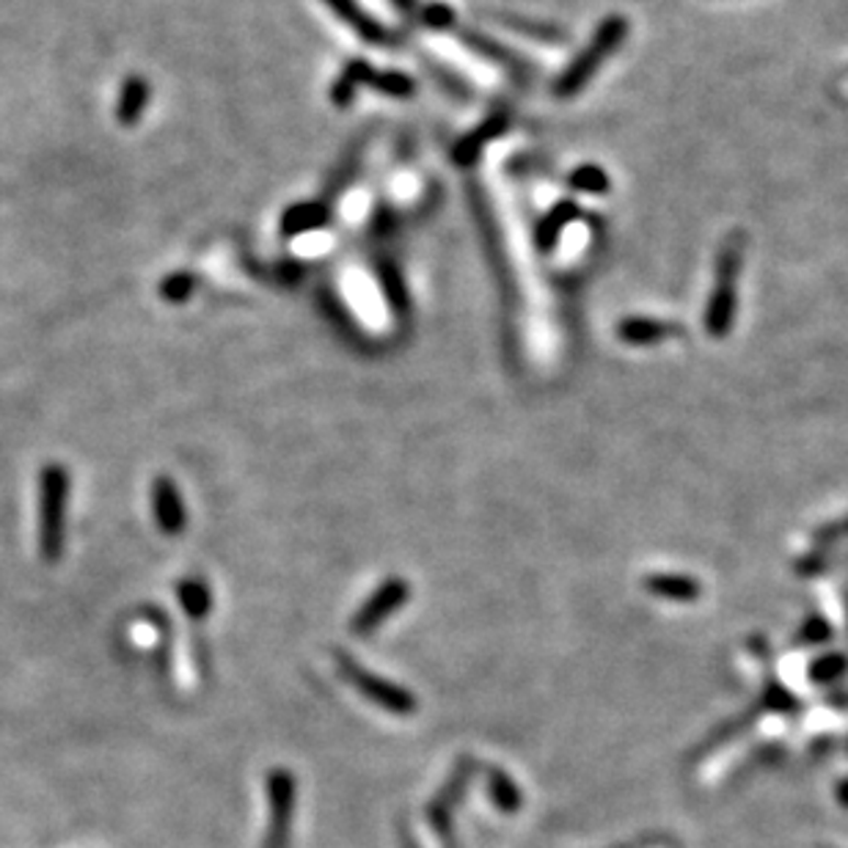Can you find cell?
Instances as JSON below:
<instances>
[{
  "mask_svg": "<svg viewBox=\"0 0 848 848\" xmlns=\"http://www.w3.org/2000/svg\"><path fill=\"white\" fill-rule=\"evenodd\" d=\"M744 262V237L731 235L716 257V284L711 290L709 306H705V331L714 339L731 333L738 309V279H742Z\"/></svg>",
  "mask_w": 848,
  "mask_h": 848,
  "instance_id": "6da1fadb",
  "label": "cell"
},
{
  "mask_svg": "<svg viewBox=\"0 0 848 848\" xmlns=\"http://www.w3.org/2000/svg\"><path fill=\"white\" fill-rule=\"evenodd\" d=\"M69 472L61 463H47L39 474V551L45 562H58L67 538Z\"/></svg>",
  "mask_w": 848,
  "mask_h": 848,
  "instance_id": "7a4b0ae2",
  "label": "cell"
},
{
  "mask_svg": "<svg viewBox=\"0 0 848 848\" xmlns=\"http://www.w3.org/2000/svg\"><path fill=\"white\" fill-rule=\"evenodd\" d=\"M625 36H629V20L618 18V14L603 20V23L598 25L596 36L590 39V45L585 47V53H579V56L568 64V69L559 75V80L554 83V94L562 97V100L579 94V91L596 78L598 69L609 61V56L623 45Z\"/></svg>",
  "mask_w": 848,
  "mask_h": 848,
  "instance_id": "3957f363",
  "label": "cell"
},
{
  "mask_svg": "<svg viewBox=\"0 0 848 848\" xmlns=\"http://www.w3.org/2000/svg\"><path fill=\"white\" fill-rule=\"evenodd\" d=\"M333 662H337L339 675H342V678L348 680V683L353 686V689L359 691L361 697H366L370 702H375V705L386 709L388 714L410 716L416 709H419V702H416V697L410 694L408 689H403V686L381 678V675L370 672L364 664H359L353 656H348L344 651L333 653Z\"/></svg>",
  "mask_w": 848,
  "mask_h": 848,
  "instance_id": "277c9868",
  "label": "cell"
},
{
  "mask_svg": "<svg viewBox=\"0 0 848 848\" xmlns=\"http://www.w3.org/2000/svg\"><path fill=\"white\" fill-rule=\"evenodd\" d=\"M268 807H270V824L268 835H264V848H287L290 835H293V818H295V796H298V785L295 777L287 769L268 771Z\"/></svg>",
  "mask_w": 848,
  "mask_h": 848,
  "instance_id": "5b68a950",
  "label": "cell"
},
{
  "mask_svg": "<svg viewBox=\"0 0 848 848\" xmlns=\"http://www.w3.org/2000/svg\"><path fill=\"white\" fill-rule=\"evenodd\" d=\"M410 598V585L399 576L388 579L386 585L377 587L370 596V601L361 607V612H355V618L350 620V631L355 636H370L372 631L381 629L388 618H392L397 609H403Z\"/></svg>",
  "mask_w": 848,
  "mask_h": 848,
  "instance_id": "8992f818",
  "label": "cell"
},
{
  "mask_svg": "<svg viewBox=\"0 0 848 848\" xmlns=\"http://www.w3.org/2000/svg\"><path fill=\"white\" fill-rule=\"evenodd\" d=\"M152 516L158 523L160 532H166L169 538L185 532L188 527V510L185 501H182L180 488L171 477H155L152 483Z\"/></svg>",
  "mask_w": 848,
  "mask_h": 848,
  "instance_id": "52a82bcc",
  "label": "cell"
},
{
  "mask_svg": "<svg viewBox=\"0 0 848 848\" xmlns=\"http://www.w3.org/2000/svg\"><path fill=\"white\" fill-rule=\"evenodd\" d=\"M507 124H510L507 113H494V116H488L479 127H474L472 133L457 140L455 149H452V160H455L457 166H472L474 160L483 155V149L488 147L490 140L505 133Z\"/></svg>",
  "mask_w": 848,
  "mask_h": 848,
  "instance_id": "ba28073f",
  "label": "cell"
},
{
  "mask_svg": "<svg viewBox=\"0 0 848 848\" xmlns=\"http://www.w3.org/2000/svg\"><path fill=\"white\" fill-rule=\"evenodd\" d=\"M645 590L651 596L664 598V601H678V603H694L702 598V585L694 579V576H683V574H653L647 576Z\"/></svg>",
  "mask_w": 848,
  "mask_h": 848,
  "instance_id": "9c48e42d",
  "label": "cell"
},
{
  "mask_svg": "<svg viewBox=\"0 0 848 848\" xmlns=\"http://www.w3.org/2000/svg\"><path fill=\"white\" fill-rule=\"evenodd\" d=\"M328 9H331L333 14H337L339 20H342L344 25H350V29L355 31V34L361 36L364 42H370V45H383V42H388L392 36H388V31L383 29L377 20H372L370 14L364 12V9L355 3V0H326Z\"/></svg>",
  "mask_w": 848,
  "mask_h": 848,
  "instance_id": "30bf717a",
  "label": "cell"
},
{
  "mask_svg": "<svg viewBox=\"0 0 848 848\" xmlns=\"http://www.w3.org/2000/svg\"><path fill=\"white\" fill-rule=\"evenodd\" d=\"M680 333L678 326L662 320H651V317H629L618 326L620 342L636 344V348H645V344H658L667 342L669 337Z\"/></svg>",
  "mask_w": 848,
  "mask_h": 848,
  "instance_id": "8fae6325",
  "label": "cell"
},
{
  "mask_svg": "<svg viewBox=\"0 0 848 848\" xmlns=\"http://www.w3.org/2000/svg\"><path fill=\"white\" fill-rule=\"evenodd\" d=\"M149 97H152V89H149V80L140 78V75H133V78L124 80L122 94H118L116 102V122L122 127H135L144 116L149 105Z\"/></svg>",
  "mask_w": 848,
  "mask_h": 848,
  "instance_id": "7c38bea8",
  "label": "cell"
},
{
  "mask_svg": "<svg viewBox=\"0 0 848 848\" xmlns=\"http://www.w3.org/2000/svg\"><path fill=\"white\" fill-rule=\"evenodd\" d=\"M331 213L323 202H304L287 207V213L281 215V235L284 237H301L309 235V231L323 229L328 224Z\"/></svg>",
  "mask_w": 848,
  "mask_h": 848,
  "instance_id": "4fadbf2b",
  "label": "cell"
},
{
  "mask_svg": "<svg viewBox=\"0 0 848 848\" xmlns=\"http://www.w3.org/2000/svg\"><path fill=\"white\" fill-rule=\"evenodd\" d=\"M372 78H375V69L370 67L366 61H350L348 67H344V72L339 75L337 80H333L331 86V102L337 108H348L353 105V100L359 97V91L364 89V86L372 83Z\"/></svg>",
  "mask_w": 848,
  "mask_h": 848,
  "instance_id": "5bb4252c",
  "label": "cell"
},
{
  "mask_svg": "<svg viewBox=\"0 0 848 848\" xmlns=\"http://www.w3.org/2000/svg\"><path fill=\"white\" fill-rule=\"evenodd\" d=\"M576 218H579V204L576 202H559L549 215H543L538 229H534V242H538L540 251L549 253L556 246V240H559L562 229Z\"/></svg>",
  "mask_w": 848,
  "mask_h": 848,
  "instance_id": "9a60e30c",
  "label": "cell"
},
{
  "mask_svg": "<svg viewBox=\"0 0 848 848\" xmlns=\"http://www.w3.org/2000/svg\"><path fill=\"white\" fill-rule=\"evenodd\" d=\"M177 598H180L182 612L191 620H204L213 609V592L202 579H185L177 587Z\"/></svg>",
  "mask_w": 848,
  "mask_h": 848,
  "instance_id": "2e32d148",
  "label": "cell"
},
{
  "mask_svg": "<svg viewBox=\"0 0 848 848\" xmlns=\"http://www.w3.org/2000/svg\"><path fill=\"white\" fill-rule=\"evenodd\" d=\"M488 791L501 813H518V810H521V802H523L521 791H518L516 782H512L501 769L488 771Z\"/></svg>",
  "mask_w": 848,
  "mask_h": 848,
  "instance_id": "e0dca14e",
  "label": "cell"
},
{
  "mask_svg": "<svg viewBox=\"0 0 848 848\" xmlns=\"http://www.w3.org/2000/svg\"><path fill=\"white\" fill-rule=\"evenodd\" d=\"M568 185L579 193H592V196H601V193H609V174L601 169V166H579V169L570 174Z\"/></svg>",
  "mask_w": 848,
  "mask_h": 848,
  "instance_id": "ac0fdd59",
  "label": "cell"
},
{
  "mask_svg": "<svg viewBox=\"0 0 848 848\" xmlns=\"http://www.w3.org/2000/svg\"><path fill=\"white\" fill-rule=\"evenodd\" d=\"M370 89L381 91V94L394 97V100H405L416 91V83L410 80V75L397 72V69H386V72H375Z\"/></svg>",
  "mask_w": 848,
  "mask_h": 848,
  "instance_id": "d6986e66",
  "label": "cell"
},
{
  "mask_svg": "<svg viewBox=\"0 0 848 848\" xmlns=\"http://www.w3.org/2000/svg\"><path fill=\"white\" fill-rule=\"evenodd\" d=\"M846 667L848 658L843 656V653H824V656L810 664L807 675L813 683H829V680L840 678V675L846 672Z\"/></svg>",
  "mask_w": 848,
  "mask_h": 848,
  "instance_id": "ffe728a7",
  "label": "cell"
},
{
  "mask_svg": "<svg viewBox=\"0 0 848 848\" xmlns=\"http://www.w3.org/2000/svg\"><path fill=\"white\" fill-rule=\"evenodd\" d=\"M193 290H196V279L191 273H182V270L160 281V295L169 304H185V301H191Z\"/></svg>",
  "mask_w": 848,
  "mask_h": 848,
  "instance_id": "44dd1931",
  "label": "cell"
},
{
  "mask_svg": "<svg viewBox=\"0 0 848 848\" xmlns=\"http://www.w3.org/2000/svg\"><path fill=\"white\" fill-rule=\"evenodd\" d=\"M421 23L433 31H446L455 23V12H452V7H446V3H430V7H425V12H421Z\"/></svg>",
  "mask_w": 848,
  "mask_h": 848,
  "instance_id": "7402d4cb",
  "label": "cell"
},
{
  "mask_svg": "<svg viewBox=\"0 0 848 848\" xmlns=\"http://www.w3.org/2000/svg\"><path fill=\"white\" fill-rule=\"evenodd\" d=\"M829 636L832 629L824 618H810L807 623L802 625V631H799V642H802V645H821V642H826Z\"/></svg>",
  "mask_w": 848,
  "mask_h": 848,
  "instance_id": "603a6c76",
  "label": "cell"
},
{
  "mask_svg": "<svg viewBox=\"0 0 848 848\" xmlns=\"http://www.w3.org/2000/svg\"><path fill=\"white\" fill-rule=\"evenodd\" d=\"M764 705L771 711H793L796 709V700H793V697L788 694V691L782 689L780 683H769L766 686Z\"/></svg>",
  "mask_w": 848,
  "mask_h": 848,
  "instance_id": "cb8c5ba5",
  "label": "cell"
},
{
  "mask_svg": "<svg viewBox=\"0 0 848 848\" xmlns=\"http://www.w3.org/2000/svg\"><path fill=\"white\" fill-rule=\"evenodd\" d=\"M848 538V516L840 518L835 523H826L815 532V543H837V540Z\"/></svg>",
  "mask_w": 848,
  "mask_h": 848,
  "instance_id": "d4e9b609",
  "label": "cell"
},
{
  "mask_svg": "<svg viewBox=\"0 0 848 848\" xmlns=\"http://www.w3.org/2000/svg\"><path fill=\"white\" fill-rule=\"evenodd\" d=\"M837 802H840L843 807H848V780L837 785Z\"/></svg>",
  "mask_w": 848,
  "mask_h": 848,
  "instance_id": "484cf974",
  "label": "cell"
},
{
  "mask_svg": "<svg viewBox=\"0 0 848 848\" xmlns=\"http://www.w3.org/2000/svg\"><path fill=\"white\" fill-rule=\"evenodd\" d=\"M397 3L405 9V12H410V9H414V0H397Z\"/></svg>",
  "mask_w": 848,
  "mask_h": 848,
  "instance_id": "4316f807",
  "label": "cell"
}]
</instances>
